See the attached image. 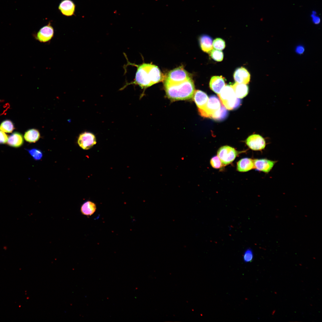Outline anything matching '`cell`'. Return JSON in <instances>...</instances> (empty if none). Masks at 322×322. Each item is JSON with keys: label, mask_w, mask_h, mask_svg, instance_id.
Returning <instances> with one entry per match:
<instances>
[{"label": "cell", "mask_w": 322, "mask_h": 322, "mask_svg": "<svg viewBox=\"0 0 322 322\" xmlns=\"http://www.w3.org/2000/svg\"><path fill=\"white\" fill-rule=\"evenodd\" d=\"M137 67L134 81L130 84L138 85L146 88L162 81L163 76L158 67L150 64L143 63Z\"/></svg>", "instance_id": "obj_1"}, {"label": "cell", "mask_w": 322, "mask_h": 322, "mask_svg": "<svg viewBox=\"0 0 322 322\" xmlns=\"http://www.w3.org/2000/svg\"><path fill=\"white\" fill-rule=\"evenodd\" d=\"M164 86L167 97L173 100L190 99L193 98L195 91L194 83L191 78L178 83L165 80Z\"/></svg>", "instance_id": "obj_2"}, {"label": "cell", "mask_w": 322, "mask_h": 322, "mask_svg": "<svg viewBox=\"0 0 322 322\" xmlns=\"http://www.w3.org/2000/svg\"><path fill=\"white\" fill-rule=\"evenodd\" d=\"M217 95L222 104L228 110L235 109L241 103V100L236 97L231 86L225 85Z\"/></svg>", "instance_id": "obj_3"}, {"label": "cell", "mask_w": 322, "mask_h": 322, "mask_svg": "<svg viewBox=\"0 0 322 322\" xmlns=\"http://www.w3.org/2000/svg\"><path fill=\"white\" fill-rule=\"evenodd\" d=\"M234 148L228 145L220 147L217 152V155L224 166L231 163L240 153Z\"/></svg>", "instance_id": "obj_4"}, {"label": "cell", "mask_w": 322, "mask_h": 322, "mask_svg": "<svg viewBox=\"0 0 322 322\" xmlns=\"http://www.w3.org/2000/svg\"><path fill=\"white\" fill-rule=\"evenodd\" d=\"M221 105L219 98L215 95H212L209 98L205 109L198 110V112L202 117L211 118L213 114L220 108Z\"/></svg>", "instance_id": "obj_5"}, {"label": "cell", "mask_w": 322, "mask_h": 322, "mask_svg": "<svg viewBox=\"0 0 322 322\" xmlns=\"http://www.w3.org/2000/svg\"><path fill=\"white\" fill-rule=\"evenodd\" d=\"M190 78L188 73L183 68L180 66L170 71L165 80L172 83H178L184 81Z\"/></svg>", "instance_id": "obj_6"}, {"label": "cell", "mask_w": 322, "mask_h": 322, "mask_svg": "<svg viewBox=\"0 0 322 322\" xmlns=\"http://www.w3.org/2000/svg\"><path fill=\"white\" fill-rule=\"evenodd\" d=\"M96 143L95 135L89 132L85 131L80 134L78 140V143L79 146L85 150L91 148Z\"/></svg>", "instance_id": "obj_7"}, {"label": "cell", "mask_w": 322, "mask_h": 322, "mask_svg": "<svg viewBox=\"0 0 322 322\" xmlns=\"http://www.w3.org/2000/svg\"><path fill=\"white\" fill-rule=\"evenodd\" d=\"M246 143L250 148L254 151L262 150L265 148L266 145L264 139L256 134L249 136L246 140Z\"/></svg>", "instance_id": "obj_8"}, {"label": "cell", "mask_w": 322, "mask_h": 322, "mask_svg": "<svg viewBox=\"0 0 322 322\" xmlns=\"http://www.w3.org/2000/svg\"><path fill=\"white\" fill-rule=\"evenodd\" d=\"M54 30L50 23L42 27L35 36L36 40L45 43L50 41L53 37Z\"/></svg>", "instance_id": "obj_9"}, {"label": "cell", "mask_w": 322, "mask_h": 322, "mask_svg": "<svg viewBox=\"0 0 322 322\" xmlns=\"http://www.w3.org/2000/svg\"><path fill=\"white\" fill-rule=\"evenodd\" d=\"M253 161L254 169L266 173H269L277 162V161L266 158L256 159L253 160Z\"/></svg>", "instance_id": "obj_10"}, {"label": "cell", "mask_w": 322, "mask_h": 322, "mask_svg": "<svg viewBox=\"0 0 322 322\" xmlns=\"http://www.w3.org/2000/svg\"><path fill=\"white\" fill-rule=\"evenodd\" d=\"M250 77L249 72L243 67L237 69L233 75L234 78L236 83L246 84L250 82Z\"/></svg>", "instance_id": "obj_11"}, {"label": "cell", "mask_w": 322, "mask_h": 322, "mask_svg": "<svg viewBox=\"0 0 322 322\" xmlns=\"http://www.w3.org/2000/svg\"><path fill=\"white\" fill-rule=\"evenodd\" d=\"M193 98L197 106L198 110L205 109L209 99L207 94L200 90H195Z\"/></svg>", "instance_id": "obj_12"}, {"label": "cell", "mask_w": 322, "mask_h": 322, "mask_svg": "<svg viewBox=\"0 0 322 322\" xmlns=\"http://www.w3.org/2000/svg\"><path fill=\"white\" fill-rule=\"evenodd\" d=\"M75 8V4L71 0H63L58 6V9L62 14L68 16L74 15Z\"/></svg>", "instance_id": "obj_13"}, {"label": "cell", "mask_w": 322, "mask_h": 322, "mask_svg": "<svg viewBox=\"0 0 322 322\" xmlns=\"http://www.w3.org/2000/svg\"><path fill=\"white\" fill-rule=\"evenodd\" d=\"M225 85L224 79L221 76L212 77L209 83L210 89L217 95L219 94Z\"/></svg>", "instance_id": "obj_14"}, {"label": "cell", "mask_w": 322, "mask_h": 322, "mask_svg": "<svg viewBox=\"0 0 322 322\" xmlns=\"http://www.w3.org/2000/svg\"><path fill=\"white\" fill-rule=\"evenodd\" d=\"M253 169H254L253 161L251 158H242L237 163V170L239 172H247Z\"/></svg>", "instance_id": "obj_15"}, {"label": "cell", "mask_w": 322, "mask_h": 322, "mask_svg": "<svg viewBox=\"0 0 322 322\" xmlns=\"http://www.w3.org/2000/svg\"><path fill=\"white\" fill-rule=\"evenodd\" d=\"M24 139L22 134L20 133L15 132L10 134L8 137L7 142L9 146L14 148H18L23 144Z\"/></svg>", "instance_id": "obj_16"}, {"label": "cell", "mask_w": 322, "mask_h": 322, "mask_svg": "<svg viewBox=\"0 0 322 322\" xmlns=\"http://www.w3.org/2000/svg\"><path fill=\"white\" fill-rule=\"evenodd\" d=\"M199 41L201 49L204 52L209 53L213 49V39L209 36L202 35L199 38Z\"/></svg>", "instance_id": "obj_17"}, {"label": "cell", "mask_w": 322, "mask_h": 322, "mask_svg": "<svg viewBox=\"0 0 322 322\" xmlns=\"http://www.w3.org/2000/svg\"><path fill=\"white\" fill-rule=\"evenodd\" d=\"M230 86L233 89L236 96L238 98H243L248 93V87L246 84L236 82Z\"/></svg>", "instance_id": "obj_18"}, {"label": "cell", "mask_w": 322, "mask_h": 322, "mask_svg": "<svg viewBox=\"0 0 322 322\" xmlns=\"http://www.w3.org/2000/svg\"><path fill=\"white\" fill-rule=\"evenodd\" d=\"M96 210V204L90 201L84 202L80 208V211L82 214L86 216H91L95 213Z\"/></svg>", "instance_id": "obj_19"}, {"label": "cell", "mask_w": 322, "mask_h": 322, "mask_svg": "<svg viewBox=\"0 0 322 322\" xmlns=\"http://www.w3.org/2000/svg\"><path fill=\"white\" fill-rule=\"evenodd\" d=\"M40 137L39 132L35 129H28L25 132L24 135L25 140L30 143H35L39 140Z\"/></svg>", "instance_id": "obj_20"}, {"label": "cell", "mask_w": 322, "mask_h": 322, "mask_svg": "<svg viewBox=\"0 0 322 322\" xmlns=\"http://www.w3.org/2000/svg\"><path fill=\"white\" fill-rule=\"evenodd\" d=\"M228 114L226 108L222 104L220 108L213 114L211 118L216 120L221 121L227 117Z\"/></svg>", "instance_id": "obj_21"}, {"label": "cell", "mask_w": 322, "mask_h": 322, "mask_svg": "<svg viewBox=\"0 0 322 322\" xmlns=\"http://www.w3.org/2000/svg\"><path fill=\"white\" fill-rule=\"evenodd\" d=\"M14 129L13 122L9 120L3 121L0 125V130L6 133H11Z\"/></svg>", "instance_id": "obj_22"}, {"label": "cell", "mask_w": 322, "mask_h": 322, "mask_svg": "<svg viewBox=\"0 0 322 322\" xmlns=\"http://www.w3.org/2000/svg\"><path fill=\"white\" fill-rule=\"evenodd\" d=\"M26 150L34 160H40L43 157L42 152L41 151L38 149L33 148Z\"/></svg>", "instance_id": "obj_23"}, {"label": "cell", "mask_w": 322, "mask_h": 322, "mask_svg": "<svg viewBox=\"0 0 322 322\" xmlns=\"http://www.w3.org/2000/svg\"><path fill=\"white\" fill-rule=\"evenodd\" d=\"M210 55L213 59L217 61H222L224 57L223 52L217 49H213L210 52Z\"/></svg>", "instance_id": "obj_24"}, {"label": "cell", "mask_w": 322, "mask_h": 322, "mask_svg": "<svg viewBox=\"0 0 322 322\" xmlns=\"http://www.w3.org/2000/svg\"><path fill=\"white\" fill-rule=\"evenodd\" d=\"M213 46L217 50H222L225 47V42L221 38H216L213 42Z\"/></svg>", "instance_id": "obj_25"}, {"label": "cell", "mask_w": 322, "mask_h": 322, "mask_svg": "<svg viewBox=\"0 0 322 322\" xmlns=\"http://www.w3.org/2000/svg\"><path fill=\"white\" fill-rule=\"evenodd\" d=\"M210 163L212 167L215 169H219L224 166L217 156H214L211 159Z\"/></svg>", "instance_id": "obj_26"}, {"label": "cell", "mask_w": 322, "mask_h": 322, "mask_svg": "<svg viewBox=\"0 0 322 322\" xmlns=\"http://www.w3.org/2000/svg\"><path fill=\"white\" fill-rule=\"evenodd\" d=\"M243 260L245 262H251L253 258V253L250 249H247L243 254Z\"/></svg>", "instance_id": "obj_27"}, {"label": "cell", "mask_w": 322, "mask_h": 322, "mask_svg": "<svg viewBox=\"0 0 322 322\" xmlns=\"http://www.w3.org/2000/svg\"><path fill=\"white\" fill-rule=\"evenodd\" d=\"M8 136L5 132L0 130V144H4L7 143Z\"/></svg>", "instance_id": "obj_28"}, {"label": "cell", "mask_w": 322, "mask_h": 322, "mask_svg": "<svg viewBox=\"0 0 322 322\" xmlns=\"http://www.w3.org/2000/svg\"><path fill=\"white\" fill-rule=\"evenodd\" d=\"M316 15L312 14L311 16L313 22L315 24H318L320 22V18L319 16H316Z\"/></svg>", "instance_id": "obj_29"}, {"label": "cell", "mask_w": 322, "mask_h": 322, "mask_svg": "<svg viewBox=\"0 0 322 322\" xmlns=\"http://www.w3.org/2000/svg\"><path fill=\"white\" fill-rule=\"evenodd\" d=\"M296 52L299 54L302 53L304 51V47L302 46L298 47L296 49Z\"/></svg>", "instance_id": "obj_30"}]
</instances>
